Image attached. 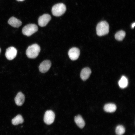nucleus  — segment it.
Returning a JSON list of instances; mask_svg holds the SVG:
<instances>
[{"label":"nucleus","mask_w":135,"mask_h":135,"mask_svg":"<svg viewBox=\"0 0 135 135\" xmlns=\"http://www.w3.org/2000/svg\"><path fill=\"white\" fill-rule=\"evenodd\" d=\"M40 51V46L37 44H34L28 46L26 50V54L28 58L34 59L38 57Z\"/></svg>","instance_id":"obj_1"},{"label":"nucleus","mask_w":135,"mask_h":135,"mask_svg":"<svg viewBox=\"0 0 135 135\" xmlns=\"http://www.w3.org/2000/svg\"><path fill=\"white\" fill-rule=\"evenodd\" d=\"M109 26L108 23L105 21L100 22L96 27L97 35L102 36L108 34L109 32Z\"/></svg>","instance_id":"obj_2"},{"label":"nucleus","mask_w":135,"mask_h":135,"mask_svg":"<svg viewBox=\"0 0 135 135\" xmlns=\"http://www.w3.org/2000/svg\"><path fill=\"white\" fill-rule=\"evenodd\" d=\"M66 10V6L63 3H59L54 5L52 9V14L56 16H60L64 14Z\"/></svg>","instance_id":"obj_3"},{"label":"nucleus","mask_w":135,"mask_h":135,"mask_svg":"<svg viewBox=\"0 0 135 135\" xmlns=\"http://www.w3.org/2000/svg\"><path fill=\"white\" fill-rule=\"evenodd\" d=\"M38 30V26L33 24H27L22 28V32L23 34L30 36L37 32Z\"/></svg>","instance_id":"obj_4"},{"label":"nucleus","mask_w":135,"mask_h":135,"mask_svg":"<svg viewBox=\"0 0 135 135\" xmlns=\"http://www.w3.org/2000/svg\"><path fill=\"white\" fill-rule=\"evenodd\" d=\"M55 118V114L51 110H48L45 112L44 118V122L47 125H50L54 122Z\"/></svg>","instance_id":"obj_5"},{"label":"nucleus","mask_w":135,"mask_h":135,"mask_svg":"<svg viewBox=\"0 0 135 135\" xmlns=\"http://www.w3.org/2000/svg\"><path fill=\"white\" fill-rule=\"evenodd\" d=\"M17 51L14 47H10L6 49L5 56L7 59L9 60H12L15 58L17 56Z\"/></svg>","instance_id":"obj_6"},{"label":"nucleus","mask_w":135,"mask_h":135,"mask_svg":"<svg viewBox=\"0 0 135 135\" xmlns=\"http://www.w3.org/2000/svg\"><path fill=\"white\" fill-rule=\"evenodd\" d=\"M51 19V17L49 14H44L40 16L38 18L39 25L43 27L46 26Z\"/></svg>","instance_id":"obj_7"},{"label":"nucleus","mask_w":135,"mask_h":135,"mask_svg":"<svg viewBox=\"0 0 135 135\" xmlns=\"http://www.w3.org/2000/svg\"><path fill=\"white\" fill-rule=\"evenodd\" d=\"M80 54V50L76 48H71L68 52L69 56L72 60H75L78 59Z\"/></svg>","instance_id":"obj_8"},{"label":"nucleus","mask_w":135,"mask_h":135,"mask_svg":"<svg viewBox=\"0 0 135 135\" xmlns=\"http://www.w3.org/2000/svg\"><path fill=\"white\" fill-rule=\"evenodd\" d=\"M51 66V63L50 61L44 60L40 64L39 67V70L42 73H45L49 70Z\"/></svg>","instance_id":"obj_9"},{"label":"nucleus","mask_w":135,"mask_h":135,"mask_svg":"<svg viewBox=\"0 0 135 135\" xmlns=\"http://www.w3.org/2000/svg\"><path fill=\"white\" fill-rule=\"evenodd\" d=\"M92 73L90 69L88 68H86L82 70L80 76L82 80L85 81L88 80L90 77Z\"/></svg>","instance_id":"obj_10"},{"label":"nucleus","mask_w":135,"mask_h":135,"mask_svg":"<svg viewBox=\"0 0 135 135\" xmlns=\"http://www.w3.org/2000/svg\"><path fill=\"white\" fill-rule=\"evenodd\" d=\"M8 23L12 26L15 28L19 27L22 24V22L20 20L14 17L10 18Z\"/></svg>","instance_id":"obj_11"},{"label":"nucleus","mask_w":135,"mask_h":135,"mask_svg":"<svg viewBox=\"0 0 135 135\" xmlns=\"http://www.w3.org/2000/svg\"><path fill=\"white\" fill-rule=\"evenodd\" d=\"M25 100L24 95L22 92H19L15 98L16 104L18 106H21L24 104Z\"/></svg>","instance_id":"obj_12"},{"label":"nucleus","mask_w":135,"mask_h":135,"mask_svg":"<svg viewBox=\"0 0 135 135\" xmlns=\"http://www.w3.org/2000/svg\"><path fill=\"white\" fill-rule=\"evenodd\" d=\"M74 121L78 126L81 128H82L84 126L85 123L82 116L78 115L75 117Z\"/></svg>","instance_id":"obj_13"},{"label":"nucleus","mask_w":135,"mask_h":135,"mask_svg":"<svg viewBox=\"0 0 135 135\" xmlns=\"http://www.w3.org/2000/svg\"><path fill=\"white\" fill-rule=\"evenodd\" d=\"M116 106L114 104L112 103L107 104L104 107V110L108 112H114L116 111Z\"/></svg>","instance_id":"obj_14"},{"label":"nucleus","mask_w":135,"mask_h":135,"mask_svg":"<svg viewBox=\"0 0 135 135\" xmlns=\"http://www.w3.org/2000/svg\"><path fill=\"white\" fill-rule=\"evenodd\" d=\"M128 84L127 78L124 76H122L119 81L118 84L120 87L122 88H126Z\"/></svg>","instance_id":"obj_15"},{"label":"nucleus","mask_w":135,"mask_h":135,"mask_svg":"<svg viewBox=\"0 0 135 135\" xmlns=\"http://www.w3.org/2000/svg\"><path fill=\"white\" fill-rule=\"evenodd\" d=\"M24 122V119L22 116L20 115H18L12 120V124L14 125L22 124Z\"/></svg>","instance_id":"obj_16"},{"label":"nucleus","mask_w":135,"mask_h":135,"mask_svg":"<svg viewBox=\"0 0 135 135\" xmlns=\"http://www.w3.org/2000/svg\"><path fill=\"white\" fill-rule=\"evenodd\" d=\"M126 33L125 32L120 30L118 32L115 36L116 39L119 41L122 40L125 36Z\"/></svg>","instance_id":"obj_17"},{"label":"nucleus","mask_w":135,"mask_h":135,"mask_svg":"<svg viewBox=\"0 0 135 135\" xmlns=\"http://www.w3.org/2000/svg\"><path fill=\"white\" fill-rule=\"evenodd\" d=\"M125 131L124 128L122 125L118 126L116 130V133L117 135H122L125 133Z\"/></svg>","instance_id":"obj_18"},{"label":"nucleus","mask_w":135,"mask_h":135,"mask_svg":"<svg viewBox=\"0 0 135 135\" xmlns=\"http://www.w3.org/2000/svg\"><path fill=\"white\" fill-rule=\"evenodd\" d=\"M135 26V23L134 22L132 24V28H134Z\"/></svg>","instance_id":"obj_19"},{"label":"nucleus","mask_w":135,"mask_h":135,"mask_svg":"<svg viewBox=\"0 0 135 135\" xmlns=\"http://www.w3.org/2000/svg\"><path fill=\"white\" fill-rule=\"evenodd\" d=\"M16 0L18 2H21V1L22 2V1H24L25 0Z\"/></svg>","instance_id":"obj_20"},{"label":"nucleus","mask_w":135,"mask_h":135,"mask_svg":"<svg viewBox=\"0 0 135 135\" xmlns=\"http://www.w3.org/2000/svg\"><path fill=\"white\" fill-rule=\"evenodd\" d=\"M1 49L0 48V54L1 53Z\"/></svg>","instance_id":"obj_21"}]
</instances>
